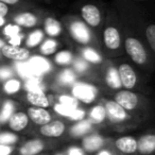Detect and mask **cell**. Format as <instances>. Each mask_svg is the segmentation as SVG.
I'll return each mask as SVG.
<instances>
[{"label":"cell","mask_w":155,"mask_h":155,"mask_svg":"<svg viewBox=\"0 0 155 155\" xmlns=\"http://www.w3.org/2000/svg\"><path fill=\"white\" fill-rule=\"evenodd\" d=\"M124 49L131 60L138 66H146L149 62V55L143 44L135 36L127 35L124 39Z\"/></svg>","instance_id":"6da1fadb"},{"label":"cell","mask_w":155,"mask_h":155,"mask_svg":"<svg viewBox=\"0 0 155 155\" xmlns=\"http://www.w3.org/2000/svg\"><path fill=\"white\" fill-rule=\"evenodd\" d=\"M67 29L70 36L78 44L87 46L93 41V35L89 28L83 22V20L77 18H70L67 22Z\"/></svg>","instance_id":"7a4b0ae2"},{"label":"cell","mask_w":155,"mask_h":155,"mask_svg":"<svg viewBox=\"0 0 155 155\" xmlns=\"http://www.w3.org/2000/svg\"><path fill=\"white\" fill-rule=\"evenodd\" d=\"M103 45L108 52L116 55L119 54L122 46V39H121V33L119 31L117 25L114 21L107 25L103 31Z\"/></svg>","instance_id":"3957f363"},{"label":"cell","mask_w":155,"mask_h":155,"mask_svg":"<svg viewBox=\"0 0 155 155\" xmlns=\"http://www.w3.org/2000/svg\"><path fill=\"white\" fill-rule=\"evenodd\" d=\"M104 108L106 112V119L114 124H127L134 120L133 116L127 110H124L114 100H107L104 103Z\"/></svg>","instance_id":"277c9868"},{"label":"cell","mask_w":155,"mask_h":155,"mask_svg":"<svg viewBox=\"0 0 155 155\" xmlns=\"http://www.w3.org/2000/svg\"><path fill=\"white\" fill-rule=\"evenodd\" d=\"M71 95L79 102L91 104L98 96V89L94 85L83 82H75L71 87Z\"/></svg>","instance_id":"5b68a950"},{"label":"cell","mask_w":155,"mask_h":155,"mask_svg":"<svg viewBox=\"0 0 155 155\" xmlns=\"http://www.w3.org/2000/svg\"><path fill=\"white\" fill-rule=\"evenodd\" d=\"M113 100L130 114L132 112H135L141 105L140 96H138L134 91H125V89H122V91H119L118 93H116Z\"/></svg>","instance_id":"8992f818"},{"label":"cell","mask_w":155,"mask_h":155,"mask_svg":"<svg viewBox=\"0 0 155 155\" xmlns=\"http://www.w3.org/2000/svg\"><path fill=\"white\" fill-rule=\"evenodd\" d=\"M81 17L83 22L91 28H99L102 22V13L96 5H85L81 8Z\"/></svg>","instance_id":"52a82bcc"},{"label":"cell","mask_w":155,"mask_h":155,"mask_svg":"<svg viewBox=\"0 0 155 155\" xmlns=\"http://www.w3.org/2000/svg\"><path fill=\"white\" fill-rule=\"evenodd\" d=\"M117 69H118L122 88H124L125 91H132L137 86V74L131 65L127 63H121L117 67Z\"/></svg>","instance_id":"ba28073f"},{"label":"cell","mask_w":155,"mask_h":155,"mask_svg":"<svg viewBox=\"0 0 155 155\" xmlns=\"http://www.w3.org/2000/svg\"><path fill=\"white\" fill-rule=\"evenodd\" d=\"M0 53H1L2 58L15 61V62L18 63H25L31 58V52L29 49L24 47L11 46V45H8V44H5L0 49Z\"/></svg>","instance_id":"9c48e42d"},{"label":"cell","mask_w":155,"mask_h":155,"mask_svg":"<svg viewBox=\"0 0 155 155\" xmlns=\"http://www.w3.org/2000/svg\"><path fill=\"white\" fill-rule=\"evenodd\" d=\"M113 148L120 155H134L138 151L137 139L133 136H122L113 141Z\"/></svg>","instance_id":"30bf717a"},{"label":"cell","mask_w":155,"mask_h":155,"mask_svg":"<svg viewBox=\"0 0 155 155\" xmlns=\"http://www.w3.org/2000/svg\"><path fill=\"white\" fill-rule=\"evenodd\" d=\"M67 125L62 120H52L47 124L39 127L37 130L38 135L46 138H60L65 134Z\"/></svg>","instance_id":"8fae6325"},{"label":"cell","mask_w":155,"mask_h":155,"mask_svg":"<svg viewBox=\"0 0 155 155\" xmlns=\"http://www.w3.org/2000/svg\"><path fill=\"white\" fill-rule=\"evenodd\" d=\"M26 113H27V115H28L31 122L38 125V127H43V125L47 124V123L51 122V121L53 120V119H52V114L47 108L29 106V107L27 108Z\"/></svg>","instance_id":"7c38bea8"},{"label":"cell","mask_w":155,"mask_h":155,"mask_svg":"<svg viewBox=\"0 0 155 155\" xmlns=\"http://www.w3.org/2000/svg\"><path fill=\"white\" fill-rule=\"evenodd\" d=\"M47 149V142L39 138L29 139L18 149L19 155H39Z\"/></svg>","instance_id":"4fadbf2b"},{"label":"cell","mask_w":155,"mask_h":155,"mask_svg":"<svg viewBox=\"0 0 155 155\" xmlns=\"http://www.w3.org/2000/svg\"><path fill=\"white\" fill-rule=\"evenodd\" d=\"M81 144H82V149L84 150V152L88 153H97L98 151L107 146L106 139L99 134H89L85 136L84 138H82Z\"/></svg>","instance_id":"5bb4252c"},{"label":"cell","mask_w":155,"mask_h":155,"mask_svg":"<svg viewBox=\"0 0 155 155\" xmlns=\"http://www.w3.org/2000/svg\"><path fill=\"white\" fill-rule=\"evenodd\" d=\"M24 99L27 103H29L31 106L41 108H47L50 106V99L43 91L36 89V91H29L24 96Z\"/></svg>","instance_id":"9a60e30c"},{"label":"cell","mask_w":155,"mask_h":155,"mask_svg":"<svg viewBox=\"0 0 155 155\" xmlns=\"http://www.w3.org/2000/svg\"><path fill=\"white\" fill-rule=\"evenodd\" d=\"M13 20V24L17 25L20 28H34L38 25L39 17L37 14L33 13L30 11H24L19 12V13L15 14L12 18Z\"/></svg>","instance_id":"2e32d148"},{"label":"cell","mask_w":155,"mask_h":155,"mask_svg":"<svg viewBox=\"0 0 155 155\" xmlns=\"http://www.w3.org/2000/svg\"><path fill=\"white\" fill-rule=\"evenodd\" d=\"M139 155H154L155 154V134H143L137 139Z\"/></svg>","instance_id":"e0dca14e"},{"label":"cell","mask_w":155,"mask_h":155,"mask_svg":"<svg viewBox=\"0 0 155 155\" xmlns=\"http://www.w3.org/2000/svg\"><path fill=\"white\" fill-rule=\"evenodd\" d=\"M29 123H30V119H29L28 115L26 112L22 110H17L15 112L10 120L8 121V125L9 129L13 132H21L28 127Z\"/></svg>","instance_id":"ac0fdd59"},{"label":"cell","mask_w":155,"mask_h":155,"mask_svg":"<svg viewBox=\"0 0 155 155\" xmlns=\"http://www.w3.org/2000/svg\"><path fill=\"white\" fill-rule=\"evenodd\" d=\"M53 108L56 114L61 115V116H63V117H66V118H69V119H71V120H75L77 122L85 119L84 117H85V115H86L85 110H80V108L74 110V108L66 107V106H64V105H61L58 102L54 104Z\"/></svg>","instance_id":"d6986e66"},{"label":"cell","mask_w":155,"mask_h":155,"mask_svg":"<svg viewBox=\"0 0 155 155\" xmlns=\"http://www.w3.org/2000/svg\"><path fill=\"white\" fill-rule=\"evenodd\" d=\"M93 129V123L88 119H83L81 121H78L69 129V135L73 138H84L85 136L89 135Z\"/></svg>","instance_id":"ffe728a7"},{"label":"cell","mask_w":155,"mask_h":155,"mask_svg":"<svg viewBox=\"0 0 155 155\" xmlns=\"http://www.w3.org/2000/svg\"><path fill=\"white\" fill-rule=\"evenodd\" d=\"M63 31L62 25L56 18L52 16H48L44 20V32L47 34L50 38H54L56 36H60Z\"/></svg>","instance_id":"44dd1931"},{"label":"cell","mask_w":155,"mask_h":155,"mask_svg":"<svg viewBox=\"0 0 155 155\" xmlns=\"http://www.w3.org/2000/svg\"><path fill=\"white\" fill-rule=\"evenodd\" d=\"M104 81H105L106 85L112 89L122 88L120 78H119L118 69L115 66H110L106 69L105 74H104Z\"/></svg>","instance_id":"7402d4cb"},{"label":"cell","mask_w":155,"mask_h":155,"mask_svg":"<svg viewBox=\"0 0 155 155\" xmlns=\"http://www.w3.org/2000/svg\"><path fill=\"white\" fill-rule=\"evenodd\" d=\"M15 112H16L15 102L10 99L5 100L3 103L1 104V107H0V124H5V123H8V121L10 120L12 115Z\"/></svg>","instance_id":"603a6c76"},{"label":"cell","mask_w":155,"mask_h":155,"mask_svg":"<svg viewBox=\"0 0 155 155\" xmlns=\"http://www.w3.org/2000/svg\"><path fill=\"white\" fill-rule=\"evenodd\" d=\"M88 119L94 125L95 124H101L106 120V112L105 108L101 104L95 105L94 107L91 108L88 112Z\"/></svg>","instance_id":"cb8c5ba5"},{"label":"cell","mask_w":155,"mask_h":155,"mask_svg":"<svg viewBox=\"0 0 155 155\" xmlns=\"http://www.w3.org/2000/svg\"><path fill=\"white\" fill-rule=\"evenodd\" d=\"M30 66L31 70H33V72L37 73V74L48 72L51 68L50 63L41 56H33L30 61Z\"/></svg>","instance_id":"d4e9b609"},{"label":"cell","mask_w":155,"mask_h":155,"mask_svg":"<svg viewBox=\"0 0 155 155\" xmlns=\"http://www.w3.org/2000/svg\"><path fill=\"white\" fill-rule=\"evenodd\" d=\"M45 38V32L41 29H36V30L32 31L31 33H29V35L25 39L26 43V48H35L37 46H41V44L44 41Z\"/></svg>","instance_id":"484cf974"},{"label":"cell","mask_w":155,"mask_h":155,"mask_svg":"<svg viewBox=\"0 0 155 155\" xmlns=\"http://www.w3.org/2000/svg\"><path fill=\"white\" fill-rule=\"evenodd\" d=\"M81 55L82 58L87 63H91L94 65H99L103 62L102 56L100 55V53L98 51H96L95 49L91 47H84L81 50Z\"/></svg>","instance_id":"4316f807"},{"label":"cell","mask_w":155,"mask_h":155,"mask_svg":"<svg viewBox=\"0 0 155 155\" xmlns=\"http://www.w3.org/2000/svg\"><path fill=\"white\" fill-rule=\"evenodd\" d=\"M22 88V82L17 78H12L10 80L2 83V91L5 95L12 96L16 95Z\"/></svg>","instance_id":"83f0119b"},{"label":"cell","mask_w":155,"mask_h":155,"mask_svg":"<svg viewBox=\"0 0 155 155\" xmlns=\"http://www.w3.org/2000/svg\"><path fill=\"white\" fill-rule=\"evenodd\" d=\"M77 80V74L73 71V69L66 68L60 72L58 75V82L60 83L62 86H71L75 83Z\"/></svg>","instance_id":"f1b7e54d"},{"label":"cell","mask_w":155,"mask_h":155,"mask_svg":"<svg viewBox=\"0 0 155 155\" xmlns=\"http://www.w3.org/2000/svg\"><path fill=\"white\" fill-rule=\"evenodd\" d=\"M58 41L54 38H47L39 46V53L41 55H51L54 54L58 50Z\"/></svg>","instance_id":"f546056e"},{"label":"cell","mask_w":155,"mask_h":155,"mask_svg":"<svg viewBox=\"0 0 155 155\" xmlns=\"http://www.w3.org/2000/svg\"><path fill=\"white\" fill-rule=\"evenodd\" d=\"M54 63L58 66H67L73 62V55L68 50H63L54 55Z\"/></svg>","instance_id":"4dcf8cb0"},{"label":"cell","mask_w":155,"mask_h":155,"mask_svg":"<svg viewBox=\"0 0 155 155\" xmlns=\"http://www.w3.org/2000/svg\"><path fill=\"white\" fill-rule=\"evenodd\" d=\"M19 140V136L13 132H0V144L15 146Z\"/></svg>","instance_id":"1f68e13d"},{"label":"cell","mask_w":155,"mask_h":155,"mask_svg":"<svg viewBox=\"0 0 155 155\" xmlns=\"http://www.w3.org/2000/svg\"><path fill=\"white\" fill-rule=\"evenodd\" d=\"M58 103H60L61 105H64L66 107H70V108H79V101L77 99L72 97V96H68V95H60L58 98Z\"/></svg>","instance_id":"d6a6232c"},{"label":"cell","mask_w":155,"mask_h":155,"mask_svg":"<svg viewBox=\"0 0 155 155\" xmlns=\"http://www.w3.org/2000/svg\"><path fill=\"white\" fill-rule=\"evenodd\" d=\"M2 33L5 37H8V39L12 38V37H15L17 35L21 34V28L18 27L17 25L15 24H7L5 27H3V30H2Z\"/></svg>","instance_id":"836d02e7"},{"label":"cell","mask_w":155,"mask_h":155,"mask_svg":"<svg viewBox=\"0 0 155 155\" xmlns=\"http://www.w3.org/2000/svg\"><path fill=\"white\" fill-rule=\"evenodd\" d=\"M146 38L152 51L155 53V24H151L146 28Z\"/></svg>","instance_id":"e575fe53"},{"label":"cell","mask_w":155,"mask_h":155,"mask_svg":"<svg viewBox=\"0 0 155 155\" xmlns=\"http://www.w3.org/2000/svg\"><path fill=\"white\" fill-rule=\"evenodd\" d=\"M15 78V70L10 66H0V82H5Z\"/></svg>","instance_id":"d590c367"},{"label":"cell","mask_w":155,"mask_h":155,"mask_svg":"<svg viewBox=\"0 0 155 155\" xmlns=\"http://www.w3.org/2000/svg\"><path fill=\"white\" fill-rule=\"evenodd\" d=\"M72 63H73V68H74L73 71H77V72L80 73V74H83V73H85L88 70V63L85 62L82 58H75Z\"/></svg>","instance_id":"8d00e7d4"},{"label":"cell","mask_w":155,"mask_h":155,"mask_svg":"<svg viewBox=\"0 0 155 155\" xmlns=\"http://www.w3.org/2000/svg\"><path fill=\"white\" fill-rule=\"evenodd\" d=\"M95 155H120L114 148L113 146H106L103 149H101L100 151H98Z\"/></svg>","instance_id":"74e56055"},{"label":"cell","mask_w":155,"mask_h":155,"mask_svg":"<svg viewBox=\"0 0 155 155\" xmlns=\"http://www.w3.org/2000/svg\"><path fill=\"white\" fill-rule=\"evenodd\" d=\"M15 151V146H3L0 144V155H12Z\"/></svg>","instance_id":"f35d334b"},{"label":"cell","mask_w":155,"mask_h":155,"mask_svg":"<svg viewBox=\"0 0 155 155\" xmlns=\"http://www.w3.org/2000/svg\"><path fill=\"white\" fill-rule=\"evenodd\" d=\"M67 155H85V152L80 147H70L67 151Z\"/></svg>","instance_id":"ab89813d"},{"label":"cell","mask_w":155,"mask_h":155,"mask_svg":"<svg viewBox=\"0 0 155 155\" xmlns=\"http://www.w3.org/2000/svg\"><path fill=\"white\" fill-rule=\"evenodd\" d=\"M10 14V8L0 0V17L5 18Z\"/></svg>","instance_id":"60d3db41"},{"label":"cell","mask_w":155,"mask_h":155,"mask_svg":"<svg viewBox=\"0 0 155 155\" xmlns=\"http://www.w3.org/2000/svg\"><path fill=\"white\" fill-rule=\"evenodd\" d=\"M1 1H2L5 5H8L10 9H11V7H15V5H18L20 3L19 0H1Z\"/></svg>","instance_id":"b9f144b4"},{"label":"cell","mask_w":155,"mask_h":155,"mask_svg":"<svg viewBox=\"0 0 155 155\" xmlns=\"http://www.w3.org/2000/svg\"><path fill=\"white\" fill-rule=\"evenodd\" d=\"M5 24H7V19H5V18H3V17H0V28L5 27Z\"/></svg>","instance_id":"7bdbcfd3"},{"label":"cell","mask_w":155,"mask_h":155,"mask_svg":"<svg viewBox=\"0 0 155 155\" xmlns=\"http://www.w3.org/2000/svg\"><path fill=\"white\" fill-rule=\"evenodd\" d=\"M5 44H7V41H5V39H2L1 37H0V49H1Z\"/></svg>","instance_id":"ee69618b"},{"label":"cell","mask_w":155,"mask_h":155,"mask_svg":"<svg viewBox=\"0 0 155 155\" xmlns=\"http://www.w3.org/2000/svg\"><path fill=\"white\" fill-rule=\"evenodd\" d=\"M2 58H3L2 55H1V53H0V62H1V60H2Z\"/></svg>","instance_id":"f6af8a7d"}]
</instances>
